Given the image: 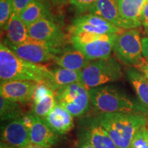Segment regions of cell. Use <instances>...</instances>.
Instances as JSON below:
<instances>
[{"instance_id": "30", "label": "cell", "mask_w": 148, "mask_h": 148, "mask_svg": "<svg viewBox=\"0 0 148 148\" xmlns=\"http://www.w3.org/2000/svg\"><path fill=\"white\" fill-rule=\"evenodd\" d=\"M14 12L19 14L34 0H12Z\"/></svg>"}, {"instance_id": "12", "label": "cell", "mask_w": 148, "mask_h": 148, "mask_svg": "<svg viewBox=\"0 0 148 148\" xmlns=\"http://www.w3.org/2000/svg\"><path fill=\"white\" fill-rule=\"evenodd\" d=\"M1 140L10 148H23L31 144L29 131L21 118L4 121L1 127Z\"/></svg>"}, {"instance_id": "26", "label": "cell", "mask_w": 148, "mask_h": 148, "mask_svg": "<svg viewBox=\"0 0 148 148\" xmlns=\"http://www.w3.org/2000/svg\"><path fill=\"white\" fill-rule=\"evenodd\" d=\"M130 148H148V126L143 125L135 134Z\"/></svg>"}, {"instance_id": "29", "label": "cell", "mask_w": 148, "mask_h": 148, "mask_svg": "<svg viewBox=\"0 0 148 148\" xmlns=\"http://www.w3.org/2000/svg\"><path fill=\"white\" fill-rule=\"evenodd\" d=\"M76 148H95L91 145L89 140L85 136V134L82 131H79L78 140L76 145Z\"/></svg>"}, {"instance_id": "28", "label": "cell", "mask_w": 148, "mask_h": 148, "mask_svg": "<svg viewBox=\"0 0 148 148\" xmlns=\"http://www.w3.org/2000/svg\"><path fill=\"white\" fill-rule=\"evenodd\" d=\"M36 116L33 114L32 112L24 114L21 117V119L23 122L24 126L26 127L27 130L29 131L34 125Z\"/></svg>"}, {"instance_id": "8", "label": "cell", "mask_w": 148, "mask_h": 148, "mask_svg": "<svg viewBox=\"0 0 148 148\" xmlns=\"http://www.w3.org/2000/svg\"><path fill=\"white\" fill-rule=\"evenodd\" d=\"M28 34L32 39L46 42L56 47H63L65 35L53 18H43L28 26Z\"/></svg>"}, {"instance_id": "31", "label": "cell", "mask_w": 148, "mask_h": 148, "mask_svg": "<svg viewBox=\"0 0 148 148\" xmlns=\"http://www.w3.org/2000/svg\"><path fill=\"white\" fill-rule=\"evenodd\" d=\"M142 26L146 34L148 35V0H146L141 16Z\"/></svg>"}, {"instance_id": "2", "label": "cell", "mask_w": 148, "mask_h": 148, "mask_svg": "<svg viewBox=\"0 0 148 148\" xmlns=\"http://www.w3.org/2000/svg\"><path fill=\"white\" fill-rule=\"evenodd\" d=\"M101 124L118 148H130L135 134L147 125V115L136 112L99 113Z\"/></svg>"}, {"instance_id": "9", "label": "cell", "mask_w": 148, "mask_h": 148, "mask_svg": "<svg viewBox=\"0 0 148 148\" xmlns=\"http://www.w3.org/2000/svg\"><path fill=\"white\" fill-rule=\"evenodd\" d=\"M124 29L93 14H86L73 20L69 27L70 34L77 32L95 33L99 34H119Z\"/></svg>"}, {"instance_id": "7", "label": "cell", "mask_w": 148, "mask_h": 148, "mask_svg": "<svg viewBox=\"0 0 148 148\" xmlns=\"http://www.w3.org/2000/svg\"><path fill=\"white\" fill-rule=\"evenodd\" d=\"M3 43L21 58L37 64L53 60L64 49L31 38L19 45H13L6 40Z\"/></svg>"}, {"instance_id": "35", "label": "cell", "mask_w": 148, "mask_h": 148, "mask_svg": "<svg viewBox=\"0 0 148 148\" xmlns=\"http://www.w3.org/2000/svg\"><path fill=\"white\" fill-rule=\"evenodd\" d=\"M23 148H47V147H42V146L34 145V144L31 143V144H29V145H27V147H23Z\"/></svg>"}, {"instance_id": "32", "label": "cell", "mask_w": 148, "mask_h": 148, "mask_svg": "<svg viewBox=\"0 0 148 148\" xmlns=\"http://www.w3.org/2000/svg\"><path fill=\"white\" fill-rule=\"evenodd\" d=\"M142 53L143 58L146 61H148V36L144 37L141 39Z\"/></svg>"}, {"instance_id": "4", "label": "cell", "mask_w": 148, "mask_h": 148, "mask_svg": "<svg viewBox=\"0 0 148 148\" xmlns=\"http://www.w3.org/2000/svg\"><path fill=\"white\" fill-rule=\"evenodd\" d=\"M121 67L114 57L90 60L82 71V83L88 89L119 80Z\"/></svg>"}, {"instance_id": "33", "label": "cell", "mask_w": 148, "mask_h": 148, "mask_svg": "<svg viewBox=\"0 0 148 148\" xmlns=\"http://www.w3.org/2000/svg\"><path fill=\"white\" fill-rule=\"evenodd\" d=\"M52 3L56 6L62 7L70 3V0H51Z\"/></svg>"}, {"instance_id": "17", "label": "cell", "mask_w": 148, "mask_h": 148, "mask_svg": "<svg viewBox=\"0 0 148 148\" xmlns=\"http://www.w3.org/2000/svg\"><path fill=\"white\" fill-rule=\"evenodd\" d=\"M73 117L64 107L56 103L49 114L42 119L56 132L62 135L66 134L73 129Z\"/></svg>"}, {"instance_id": "18", "label": "cell", "mask_w": 148, "mask_h": 148, "mask_svg": "<svg viewBox=\"0 0 148 148\" xmlns=\"http://www.w3.org/2000/svg\"><path fill=\"white\" fill-rule=\"evenodd\" d=\"M53 61L60 67L73 71H82L90 62L82 52L73 47L64 48Z\"/></svg>"}, {"instance_id": "5", "label": "cell", "mask_w": 148, "mask_h": 148, "mask_svg": "<svg viewBox=\"0 0 148 148\" xmlns=\"http://www.w3.org/2000/svg\"><path fill=\"white\" fill-rule=\"evenodd\" d=\"M139 29H123L117 34L113 46L114 56L122 64L137 68L145 60Z\"/></svg>"}, {"instance_id": "13", "label": "cell", "mask_w": 148, "mask_h": 148, "mask_svg": "<svg viewBox=\"0 0 148 148\" xmlns=\"http://www.w3.org/2000/svg\"><path fill=\"white\" fill-rule=\"evenodd\" d=\"M146 0H118V8L123 29H137L142 26L141 16Z\"/></svg>"}, {"instance_id": "15", "label": "cell", "mask_w": 148, "mask_h": 148, "mask_svg": "<svg viewBox=\"0 0 148 148\" xmlns=\"http://www.w3.org/2000/svg\"><path fill=\"white\" fill-rule=\"evenodd\" d=\"M32 101L31 112L40 118H45L57 103L54 91L41 83H37Z\"/></svg>"}, {"instance_id": "6", "label": "cell", "mask_w": 148, "mask_h": 148, "mask_svg": "<svg viewBox=\"0 0 148 148\" xmlns=\"http://www.w3.org/2000/svg\"><path fill=\"white\" fill-rule=\"evenodd\" d=\"M54 93L57 103L64 107L73 117H83L89 112L91 102L88 89L82 83L67 85Z\"/></svg>"}, {"instance_id": "3", "label": "cell", "mask_w": 148, "mask_h": 148, "mask_svg": "<svg viewBox=\"0 0 148 148\" xmlns=\"http://www.w3.org/2000/svg\"><path fill=\"white\" fill-rule=\"evenodd\" d=\"M90 102L99 113L136 112L147 115L138 100H135L119 88L112 85H102L88 89Z\"/></svg>"}, {"instance_id": "16", "label": "cell", "mask_w": 148, "mask_h": 148, "mask_svg": "<svg viewBox=\"0 0 148 148\" xmlns=\"http://www.w3.org/2000/svg\"><path fill=\"white\" fill-rule=\"evenodd\" d=\"M60 135L56 132L45 120L36 116L34 125L29 131L31 143L50 148L58 143Z\"/></svg>"}, {"instance_id": "14", "label": "cell", "mask_w": 148, "mask_h": 148, "mask_svg": "<svg viewBox=\"0 0 148 148\" xmlns=\"http://www.w3.org/2000/svg\"><path fill=\"white\" fill-rule=\"evenodd\" d=\"M118 34L109 38L99 39L86 44H72L75 49L80 51L88 60L108 58L111 56L113 46Z\"/></svg>"}, {"instance_id": "19", "label": "cell", "mask_w": 148, "mask_h": 148, "mask_svg": "<svg viewBox=\"0 0 148 148\" xmlns=\"http://www.w3.org/2000/svg\"><path fill=\"white\" fill-rule=\"evenodd\" d=\"M88 12L100 16L123 29L118 8V0H97Z\"/></svg>"}, {"instance_id": "20", "label": "cell", "mask_w": 148, "mask_h": 148, "mask_svg": "<svg viewBox=\"0 0 148 148\" xmlns=\"http://www.w3.org/2000/svg\"><path fill=\"white\" fill-rule=\"evenodd\" d=\"M6 40L13 45H19L28 40V26L24 23L19 14L13 12L9 20L6 29Z\"/></svg>"}, {"instance_id": "23", "label": "cell", "mask_w": 148, "mask_h": 148, "mask_svg": "<svg viewBox=\"0 0 148 148\" xmlns=\"http://www.w3.org/2000/svg\"><path fill=\"white\" fill-rule=\"evenodd\" d=\"M18 14L27 26L41 18H53L49 6L44 0H34Z\"/></svg>"}, {"instance_id": "25", "label": "cell", "mask_w": 148, "mask_h": 148, "mask_svg": "<svg viewBox=\"0 0 148 148\" xmlns=\"http://www.w3.org/2000/svg\"><path fill=\"white\" fill-rule=\"evenodd\" d=\"M13 12L12 0H0V25L1 29L5 30Z\"/></svg>"}, {"instance_id": "22", "label": "cell", "mask_w": 148, "mask_h": 148, "mask_svg": "<svg viewBox=\"0 0 148 148\" xmlns=\"http://www.w3.org/2000/svg\"><path fill=\"white\" fill-rule=\"evenodd\" d=\"M127 77L148 115V80L145 75L136 68L131 67L127 70Z\"/></svg>"}, {"instance_id": "1", "label": "cell", "mask_w": 148, "mask_h": 148, "mask_svg": "<svg viewBox=\"0 0 148 148\" xmlns=\"http://www.w3.org/2000/svg\"><path fill=\"white\" fill-rule=\"evenodd\" d=\"M51 70L40 64L23 60L4 43L0 45V79L2 81L27 80L48 84Z\"/></svg>"}, {"instance_id": "24", "label": "cell", "mask_w": 148, "mask_h": 148, "mask_svg": "<svg viewBox=\"0 0 148 148\" xmlns=\"http://www.w3.org/2000/svg\"><path fill=\"white\" fill-rule=\"evenodd\" d=\"M24 114L19 103L9 101L0 95V119L1 121L18 119Z\"/></svg>"}, {"instance_id": "36", "label": "cell", "mask_w": 148, "mask_h": 148, "mask_svg": "<svg viewBox=\"0 0 148 148\" xmlns=\"http://www.w3.org/2000/svg\"><path fill=\"white\" fill-rule=\"evenodd\" d=\"M143 73L145 74V76H146V77H147V80H148V71H145V72H143Z\"/></svg>"}, {"instance_id": "34", "label": "cell", "mask_w": 148, "mask_h": 148, "mask_svg": "<svg viewBox=\"0 0 148 148\" xmlns=\"http://www.w3.org/2000/svg\"><path fill=\"white\" fill-rule=\"evenodd\" d=\"M136 69L139 70V71H140L141 72L148 71V61H146L145 60L143 63L140 64V65L138 66L137 68H136Z\"/></svg>"}, {"instance_id": "37", "label": "cell", "mask_w": 148, "mask_h": 148, "mask_svg": "<svg viewBox=\"0 0 148 148\" xmlns=\"http://www.w3.org/2000/svg\"><path fill=\"white\" fill-rule=\"evenodd\" d=\"M147 126H148V123H147Z\"/></svg>"}, {"instance_id": "11", "label": "cell", "mask_w": 148, "mask_h": 148, "mask_svg": "<svg viewBox=\"0 0 148 148\" xmlns=\"http://www.w3.org/2000/svg\"><path fill=\"white\" fill-rule=\"evenodd\" d=\"M80 126L79 130L84 133L95 148H118L101 124L97 116L83 119Z\"/></svg>"}, {"instance_id": "21", "label": "cell", "mask_w": 148, "mask_h": 148, "mask_svg": "<svg viewBox=\"0 0 148 148\" xmlns=\"http://www.w3.org/2000/svg\"><path fill=\"white\" fill-rule=\"evenodd\" d=\"M51 71V76L47 86L53 91L73 83H82V71H73L58 66Z\"/></svg>"}, {"instance_id": "27", "label": "cell", "mask_w": 148, "mask_h": 148, "mask_svg": "<svg viewBox=\"0 0 148 148\" xmlns=\"http://www.w3.org/2000/svg\"><path fill=\"white\" fill-rule=\"evenodd\" d=\"M96 1L97 0H70V3L75 9L77 14H82L88 12Z\"/></svg>"}, {"instance_id": "10", "label": "cell", "mask_w": 148, "mask_h": 148, "mask_svg": "<svg viewBox=\"0 0 148 148\" xmlns=\"http://www.w3.org/2000/svg\"><path fill=\"white\" fill-rule=\"evenodd\" d=\"M37 82L27 80L2 81L0 84V95L9 101L27 103L32 101Z\"/></svg>"}]
</instances>
